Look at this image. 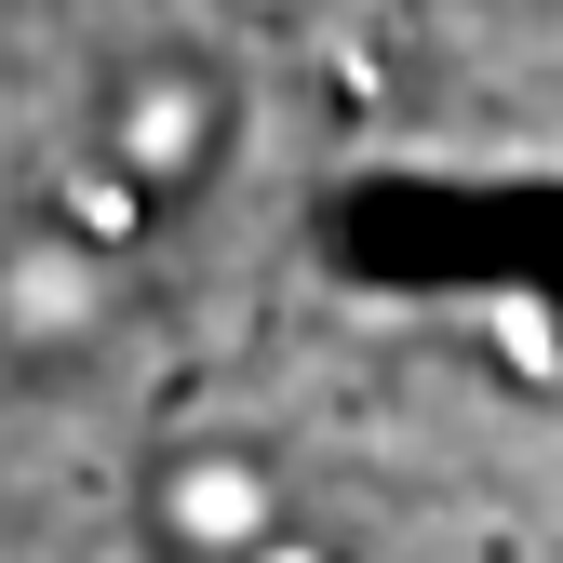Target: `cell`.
Wrapping results in <instances>:
<instances>
[{
	"instance_id": "cell-1",
	"label": "cell",
	"mask_w": 563,
	"mask_h": 563,
	"mask_svg": "<svg viewBox=\"0 0 563 563\" xmlns=\"http://www.w3.org/2000/svg\"><path fill=\"white\" fill-rule=\"evenodd\" d=\"M121 148L148 162V175H175V162H201V95H188V81H175V95L148 81V95H134V121H121Z\"/></svg>"
},
{
	"instance_id": "cell-2",
	"label": "cell",
	"mask_w": 563,
	"mask_h": 563,
	"mask_svg": "<svg viewBox=\"0 0 563 563\" xmlns=\"http://www.w3.org/2000/svg\"><path fill=\"white\" fill-rule=\"evenodd\" d=\"M175 523H201V537H255L268 497H255L242 470H188V483H175ZM255 550H268V537H255Z\"/></svg>"
},
{
	"instance_id": "cell-3",
	"label": "cell",
	"mask_w": 563,
	"mask_h": 563,
	"mask_svg": "<svg viewBox=\"0 0 563 563\" xmlns=\"http://www.w3.org/2000/svg\"><path fill=\"white\" fill-rule=\"evenodd\" d=\"M67 216H81V242H134V188L121 175H67Z\"/></svg>"
},
{
	"instance_id": "cell-4",
	"label": "cell",
	"mask_w": 563,
	"mask_h": 563,
	"mask_svg": "<svg viewBox=\"0 0 563 563\" xmlns=\"http://www.w3.org/2000/svg\"><path fill=\"white\" fill-rule=\"evenodd\" d=\"M268 563H309V550H268Z\"/></svg>"
}]
</instances>
